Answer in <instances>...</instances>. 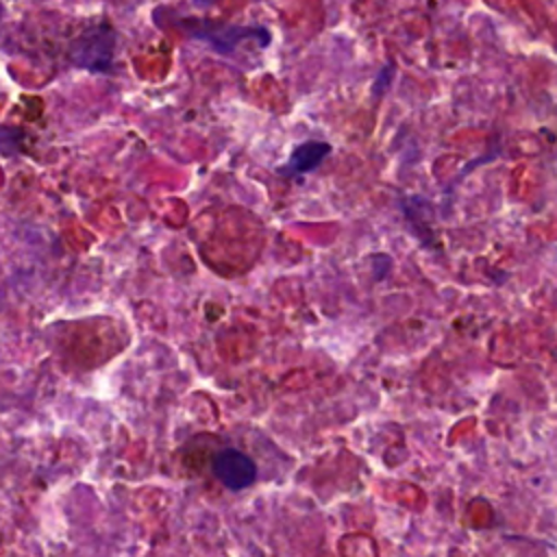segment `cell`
Masks as SVG:
<instances>
[{
    "instance_id": "3957f363",
    "label": "cell",
    "mask_w": 557,
    "mask_h": 557,
    "mask_svg": "<svg viewBox=\"0 0 557 557\" xmlns=\"http://www.w3.org/2000/svg\"><path fill=\"white\" fill-rule=\"evenodd\" d=\"M329 152H331V144L326 141H305L292 150L287 163L281 168V174L292 176V174L311 172L324 161Z\"/></svg>"
},
{
    "instance_id": "7a4b0ae2",
    "label": "cell",
    "mask_w": 557,
    "mask_h": 557,
    "mask_svg": "<svg viewBox=\"0 0 557 557\" xmlns=\"http://www.w3.org/2000/svg\"><path fill=\"white\" fill-rule=\"evenodd\" d=\"M213 472L220 479V483L231 492H239L252 485V481L257 479L255 461L237 448H222L213 457Z\"/></svg>"
},
{
    "instance_id": "277c9868",
    "label": "cell",
    "mask_w": 557,
    "mask_h": 557,
    "mask_svg": "<svg viewBox=\"0 0 557 557\" xmlns=\"http://www.w3.org/2000/svg\"><path fill=\"white\" fill-rule=\"evenodd\" d=\"M2 13H4V9H2V4H0V20H2Z\"/></svg>"
},
{
    "instance_id": "6da1fadb",
    "label": "cell",
    "mask_w": 557,
    "mask_h": 557,
    "mask_svg": "<svg viewBox=\"0 0 557 557\" xmlns=\"http://www.w3.org/2000/svg\"><path fill=\"white\" fill-rule=\"evenodd\" d=\"M113 54V33L109 26L89 28L72 48V59L76 65L104 72L111 65Z\"/></svg>"
}]
</instances>
